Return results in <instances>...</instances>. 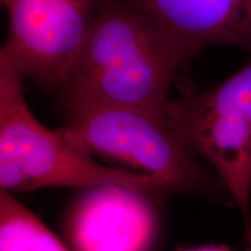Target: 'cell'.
Instances as JSON below:
<instances>
[{
	"label": "cell",
	"instance_id": "8992f818",
	"mask_svg": "<svg viewBox=\"0 0 251 251\" xmlns=\"http://www.w3.org/2000/svg\"><path fill=\"white\" fill-rule=\"evenodd\" d=\"M147 192L124 185L87 187L68 225L75 251H150L157 215Z\"/></svg>",
	"mask_w": 251,
	"mask_h": 251
},
{
	"label": "cell",
	"instance_id": "7a4b0ae2",
	"mask_svg": "<svg viewBox=\"0 0 251 251\" xmlns=\"http://www.w3.org/2000/svg\"><path fill=\"white\" fill-rule=\"evenodd\" d=\"M24 76L0 58V188L24 192L45 187L124 185L143 192H171L149 175L99 164L71 146L58 130L40 124L28 107Z\"/></svg>",
	"mask_w": 251,
	"mask_h": 251
},
{
	"label": "cell",
	"instance_id": "6da1fadb",
	"mask_svg": "<svg viewBox=\"0 0 251 251\" xmlns=\"http://www.w3.org/2000/svg\"><path fill=\"white\" fill-rule=\"evenodd\" d=\"M179 47L153 19L125 0H101L59 96L64 112L122 106L164 114Z\"/></svg>",
	"mask_w": 251,
	"mask_h": 251
},
{
	"label": "cell",
	"instance_id": "5b68a950",
	"mask_svg": "<svg viewBox=\"0 0 251 251\" xmlns=\"http://www.w3.org/2000/svg\"><path fill=\"white\" fill-rule=\"evenodd\" d=\"M101 0H1L8 37L0 58L41 89L58 93Z\"/></svg>",
	"mask_w": 251,
	"mask_h": 251
},
{
	"label": "cell",
	"instance_id": "277c9868",
	"mask_svg": "<svg viewBox=\"0 0 251 251\" xmlns=\"http://www.w3.org/2000/svg\"><path fill=\"white\" fill-rule=\"evenodd\" d=\"M164 119L181 142L214 169L240 208L251 246V52L219 85L169 99Z\"/></svg>",
	"mask_w": 251,
	"mask_h": 251
},
{
	"label": "cell",
	"instance_id": "52a82bcc",
	"mask_svg": "<svg viewBox=\"0 0 251 251\" xmlns=\"http://www.w3.org/2000/svg\"><path fill=\"white\" fill-rule=\"evenodd\" d=\"M148 14L179 47L186 62L203 49L251 52V0H125Z\"/></svg>",
	"mask_w": 251,
	"mask_h": 251
},
{
	"label": "cell",
	"instance_id": "9c48e42d",
	"mask_svg": "<svg viewBox=\"0 0 251 251\" xmlns=\"http://www.w3.org/2000/svg\"><path fill=\"white\" fill-rule=\"evenodd\" d=\"M184 251H230L225 247H202V248H197V249H190V250H184Z\"/></svg>",
	"mask_w": 251,
	"mask_h": 251
},
{
	"label": "cell",
	"instance_id": "3957f363",
	"mask_svg": "<svg viewBox=\"0 0 251 251\" xmlns=\"http://www.w3.org/2000/svg\"><path fill=\"white\" fill-rule=\"evenodd\" d=\"M64 114L58 133L86 155L125 163L155 177L171 192L218 196L227 191L172 131L164 114L122 106H89Z\"/></svg>",
	"mask_w": 251,
	"mask_h": 251
},
{
	"label": "cell",
	"instance_id": "ba28073f",
	"mask_svg": "<svg viewBox=\"0 0 251 251\" xmlns=\"http://www.w3.org/2000/svg\"><path fill=\"white\" fill-rule=\"evenodd\" d=\"M0 251H68L12 193L0 188Z\"/></svg>",
	"mask_w": 251,
	"mask_h": 251
}]
</instances>
